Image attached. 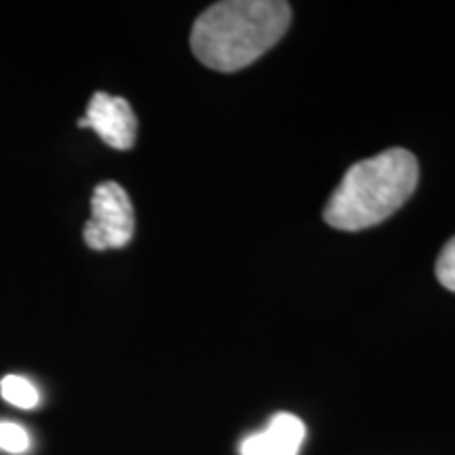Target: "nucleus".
Masks as SVG:
<instances>
[{
  "mask_svg": "<svg viewBox=\"0 0 455 455\" xmlns=\"http://www.w3.org/2000/svg\"><path fill=\"white\" fill-rule=\"evenodd\" d=\"M289 24L291 7L283 0H226L198 17L190 44L201 64L236 72L275 47Z\"/></svg>",
  "mask_w": 455,
  "mask_h": 455,
  "instance_id": "nucleus-1",
  "label": "nucleus"
},
{
  "mask_svg": "<svg viewBox=\"0 0 455 455\" xmlns=\"http://www.w3.org/2000/svg\"><path fill=\"white\" fill-rule=\"evenodd\" d=\"M418 178V158L405 148H390L346 171L323 218L331 228L346 232L382 224L411 198Z\"/></svg>",
  "mask_w": 455,
  "mask_h": 455,
  "instance_id": "nucleus-2",
  "label": "nucleus"
},
{
  "mask_svg": "<svg viewBox=\"0 0 455 455\" xmlns=\"http://www.w3.org/2000/svg\"><path fill=\"white\" fill-rule=\"evenodd\" d=\"M135 232V213L127 190L116 181H104L91 198V220L84 224L83 236L91 249L127 247Z\"/></svg>",
  "mask_w": 455,
  "mask_h": 455,
  "instance_id": "nucleus-3",
  "label": "nucleus"
},
{
  "mask_svg": "<svg viewBox=\"0 0 455 455\" xmlns=\"http://www.w3.org/2000/svg\"><path fill=\"white\" fill-rule=\"evenodd\" d=\"M78 127L93 129L110 148L129 150L138 135V118L127 100L100 91L91 98L87 114L78 121Z\"/></svg>",
  "mask_w": 455,
  "mask_h": 455,
  "instance_id": "nucleus-4",
  "label": "nucleus"
},
{
  "mask_svg": "<svg viewBox=\"0 0 455 455\" xmlns=\"http://www.w3.org/2000/svg\"><path fill=\"white\" fill-rule=\"evenodd\" d=\"M306 439V426L298 415L276 413L264 430L241 443V455H298Z\"/></svg>",
  "mask_w": 455,
  "mask_h": 455,
  "instance_id": "nucleus-5",
  "label": "nucleus"
},
{
  "mask_svg": "<svg viewBox=\"0 0 455 455\" xmlns=\"http://www.w3.org/2000/svg\"><path fill=\"white\" fill-rule=\"evenodd\" d=\"M0 395L7 403L20 409H34L41 403L38 388L30 379L21 378V375H7L0 382Z\"/></svg>",
  "mask_w": 455,
  "mask_h": 455,
  "instance_id": "nucleus-6",
  "label": "nucleus"
},
{
  "mask_svg": "<svg viewBox=\"0 0 455 455\" xmlns=\"http://www.w3.org/2000/svg\"><path fill=\"white\" fill-rule=\"evenodd\" d=\"M0 449L7 453L20 455L30 449V435L24 426L15 422H0Z\"/></svg>",
  "mask_w": 455,
  "mask_h": 455,
  "instance_id": "nucleus-7",
  "label": "nucleus"
},
{
  "mask_svg": "<svg viewBox=\"0 0 455 455\" xmlns=\"http://www.w3.org/2000/svg\"><path fill=\"white\" fill-rule=\"evenodd\" d=\"M436 278L443 287L455 293V236L443 247L436 259Z\"/></svg>",
  "mask_w": 455,
  "mask_h": 455,
  "instance_id": "nucleus-8",
  "label": "nucleus"
}]
</instances>
